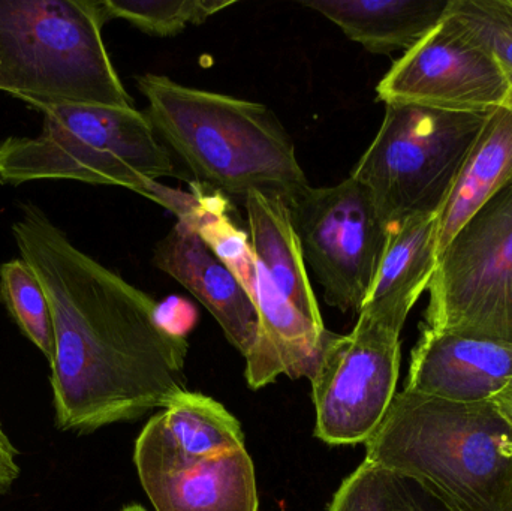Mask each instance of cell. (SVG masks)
<instances>
[{"mask_svg": "<svg viewBox=\"0 0 512 511\" xmlns=\"http://www.w3.org/2000/svg\"><path fill=\"white\" fill-rule=\"evenodd\" d=\"M11 231L50 303L59 431L132 422L186 392L188 342L149 294L78 249L36 204H20Z\"/></svg>", "mask_w": 512, "mask_h": 511, "instance_id": "6da1fadb", "label": "cell"}, {"mask_svg": "<svg viewBox=\"0 0 512 511\" xmlns=\"http://www.w3.org/2000/svg\"><path fill=\"white\" fill-rule=\"evenodd\" d=\"M366 461L451 511H512V429L490 401L403 389L366 441Z\"/></svg>", "mask_w": 512, "mask_h": 511, "instance_id": "7a4b0ae2", "label": "cell"}, {"mask_svg": "<svg viewBox=\"0 0 512 511\" xmlns=\"http://www.w3.org/2000/svg\"><path fill=\"white\" fill-rule=\"evenodd\" d=\"M138 89L156 135L210 188L251 192L286 204L309 186L294 143L273 111L258 102L144 74Z\"/></svg>", "mask_w": 512, "mask_h": 511, "instance_id": "3957f363", "label": "cell"}, {"mask_svg": "<svg viewBox=\"0 0 512 511\" xmlns=\"http://www.w3.org/2000/svg\"><path fill=\"white\" fill-rule=\"evenodd\" d=\"M101 0H0L2 92L33 110L132 108L102 38Z\"/></svg>", "mask_w": 512, "mask_h": 511, "instance_id": "277c9868", "label": "cell"}, {"mask_svg": "<svg viewBox=\"0 0 512 511\" xmlns=\"http://www.w3.org/2000/svg\"><path fill=\"white\" fill-rule=\"evenodd\" d=\"M42 114L35 137L0 141V185L74 180L146 197L162 177L179 176L170 149L137 108L66 105Z\"/></svg>", "mask_w": 512, "mask_h": 511, "instance_id": "5b68a950", "label": "cell"}, {"mask_svg": "<svg viewBox=\"0 0 512 511\" xmlns=\"http://www.w3.org/2000/svg\"><path fill=\"white\" fill-rule=\"evenodd\" d=\"M490 113L387 105L351 177L369 191L388 227L415 215H438Z\"/></svg>", "mask_w": 512, "mask_h": 511, "instance_id": "8992f818", "label": "cell"}, {"mask_svg": "<svg viewBox=\"0 0 512 511\" xmlns=\"http://www.w3.org/2000/svg\"><path fill=\"white\" fill-rule=\"evenodd\" d=\"M423 327L512 345V185L439 252Z\"/></svg>", "mask_w": 512, "mask_h": 511, "instance_id": "52a82bcc", "label": "cell"}, {"mask_svg": "<svg viewBox=\"0 0 512 511\" xmlns=\"http://www.w3.org/2000/svg\"><path fill=\"white\" fill-rule=\"evenodd\" d=\"M304 261L342 312H360L390 237L369 191L354 177L327 188L307 186L291 203Z\"/></svg>", "mask_w": 512, "mask_h": 511, "instance_id": "ba28073f", "label": "cell"}, {"mask_svg": "<svg viewBox=\"0 0 512 511\" xmlns=\"http://www.w3.org/2000/svg\"><path fill=\"white\" fill-rule=\"evenodd\" d=\"M400 360L399 333L360 318L349 335L327 330L309 378L316 437L333 446L366 443L396 396Z\"/></svg>", "mask_w": 512, "mask_h": 511, "instance_id": "9c48e42d", "label": "cell"}, {"mask_svg": "<svg viewBox=\"0 0 512 511\" xmlns=\"http://www.w3.org/2000/svg\"><path fill=\"white\" fill-rule=\"evenodd\" d=\"M508 95V75L445 14L379 81L378 101L453 113H490Z\"/></svg>", "mask_w": 512, "mask_h": 511, "instance_id": "30bf717a", "label": "cell"}, {"mask_svg": "<svg viewBox=\"0 0 512 511\" xmlns=\"http://www.w3.org/2000/svg\"><path fill=\"white\" fill-rule=\"evenodd\" d=\"M511 378V344L421 326L405 389L471 404L490 401Z\"/></svg>", "mask_w": 512, "mask_h": 511, "instance_id": "8fae6325", "label": "cell"}, {"mask_svg": "<svg viewBox=\"0 0 512 511\" xmlns=\"http://www.w3.org/2000/svg\"><path fill=\"white\" fill-rule=\"evenodd\" d=\"M155 264L197 297L227 335L249 359L259 339V315L230 267L188 224L177 219L155 251Z\"/></svg>", "mask_w": 512, "mask_h": 511, "instance_id": "7c38bea8", "label": "cell"}, {"mask_svg": "<svg viewBox=\"0 0 512 511\" xmlns=\"http://www.w3.org/2000/svg\"><path fill=\"white\" fill-rule=\"evenodd\" d=\"M245 449L239 420L209 396L186 390L147 423L135 443L138 477Z\"/></svg>", "mask_w": 512, "mask_h": 511, "instance_id": "4fadbf2b", "label": "cell"}, {"mask_svg": "<svg viewBox=\"0 0 512 511\" xmlns=\"http://www.w3.org/2000/svg\"><path fill=\"white\" fill-rule=\"evenodd\" d=\"M438 264V215H415L391 227L372 287L358 312L402 335L409 312L429 290Z\"/></svg>", "mask_w": 512, "mask_h": 511, "instance_id": "5bb4252c", "label": "cell"}, {"mask_svg": "<svg viewBox=\"0 0 512 511\" xmlns=\"http://www.w3.org/2000/svg\"><path fill=\"white\" fill-rule=\"evenodd\" d=\"M140 482L156 511H258L254 464L246 447L149 474Z\"/></svg>", "mask_w": 512, "mask_h": 511, "instance_id": "9a60e30c", "label": "cell"}, {"mask_svg": "<svg viewBox=\"0 0 512 511\" xmlns=\"http://www.w3.org/2000/svg\"><path fill=\"white\" fill-rule=\"evenodd\" d=\"M450 0H304L375 54L409 51L441 24Z\"/></svg>", "mask_w": 512, "mask_h": 511, "instance_id": "2e32d148", "label": "cell"}, {"mask_svg": "<svg viewBox=\"0 0 512 511\" xmlns=\"http://www.w3.org/2000/svg\"><path fill=\"white\" fill-rule=\"evenodd\" d=\"M251 248L280 294L315 326L324 329L315 291L307 275L300 239L285 201L251 192L245 197Z\"/></svg>", "mask_w": 512, "mask_h": 511, "instance_id": "e0dca14e", "label": "cell"}, {"mask_svg": "<svg viewBox=\"0 0 512 511\" xmlns=\"http://www.w3.org/2000/svg\"><path fill=\"white\" fill-rule=\"evenodd\" d=\"M508 185H512V111L498 107L487 117L439 210L438 255L471 216Z\"/></svg>", "mask_w": 512, "mask_h": 511, "instance_id": "ac0fdd59", "label": "cell"}, {"mask_svg": "<svg viewBox=\"0 0 512 511\" xmlns=\"http://www.w3.org/2000/svg\"><path fill=\"white\" fill-rule=\"evenodd\" d=\"M0 302L24 336L44 354L54 356V327L50 303L29 264L12 258L0 266Z\"/></svg>", "mask_w": 512, "mask_h": 511, "instance_id": "d6986e66", "label": "cell"}, {"mask_svg": "<svg viewBox=\"0 0 512 511\" xmlns=\"http://www.w3.org/2000/svg\"><path fill=\"white\" fill-rule=\"evenodd\" d=\"M108 21L122 18L141 32L174 36L188 26H200L234 0H101Z\"/></svg>", "mask_w": 512, "mask_h": 511, "instance_id": "ffe728a7", "label": "cell"}, {"mask_svg": "<svg viewBox=\"0 0 512 511\" xmlns=\"http://www.w3.org/2000/svg\"><path fill=\"white\" fill-rule=\"evenodd\" d=\"M447 15L512 75V0H450Z\"/></svg>", "mask_w": 512, "mask_h": 511, "instance_id": "44dd1931", "label": "cell"}, {"mask_svg": "<svg viewBox=\"0 0 512 511\" xmlns=\"http://www.w3.org/2000/svg\"><path fill=\"white\" fill-rule=\"evenodd\" d=\"M330 511H394L393 474L364 459L334 495Z\"/></svg>", "mask_w": 512, "mask_h": 511, "instance_id": "7402d4cb", "label": "cell"}, {"mask_svg": "<svg viewBox=\"0 0 512 511\" xmlns=\"http://www.w3.org/2000/svg\"><path fill=\"white\" fill-rule=\"evenodd\" d=\"M394 511H451L411 480L394 476Z\"/></svg>", "mask_w": 512, "mask_h": 511, "instance_id": "603a6c76", "label": "cell"}, {"mask_svg": "<svg viewBox=\"0 0 512 511\" xmlns=\"http://www.w3.org/2000/svg\"><path fill=\"white\" fill-rule=\"evenodd\" d=\"M18 452L0 423V495L8 494L20 477Z\"/></svg>", "mask_w": 512, "mask_h": 511, "instance_id": "cb8c5ba5", "label": "cell"}, {"mask_svg": "<svg viewBox=\"0 0 512 511\" xmlns=\"http://www.w3.org/2000/svg\"><path fill=\"white\" fill-rule=\"evenodd\" d=\"M490 402L495 405L498 413L504 417L505 422L512 429V378L495 396L490 398Z\"/></svg>", "mask_w": 512, "mask_h": 511, "instance_id": "d4e9b609", "label": "cell"}, {"mask_svg": "<svg viewBox=\"0 0 512 511\" xmlns=\"http://www.w3.org/2000/svg\"><path fill=\"white\" fill-rule=\"evenodd\" d=\"M502 107L510 108L512 111V75H508V95Z\"/></svg>", "mask_w": 512, "mask_h": 511, "instance_id": "484cf974", "label": "cell"}, {"mask_svg": "<svg viewBox=\"0 0 512 511\" xmlns=\"http://www.w3.org/2000/svg\"><path fill=\"white\" fill-rule=\"evenodd\" d=\"M120 511H147L143 506H138V504H131V506H126L125 509Z\"/></svg>", "mask_w": 512, "mask_h": 511, "instance_id": "4316f807", "label": "cell"}, {"mask_svg": "<svg viewBox=\"0 0 512 511\" xmlns=\"http://www.w3.org/2000/svg\"><path fill=\"white\" fill-rule=\"evenodd\" d=\"M0 92H2V81H0Z\"/></svg>", "mask_w": 512, "mask_h": 511, "instance_id": "83f0119b", "label": "cell"}]
</instances>
